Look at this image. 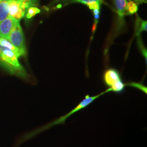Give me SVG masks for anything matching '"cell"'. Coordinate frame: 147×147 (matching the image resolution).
Wrapping results in <instances>:
<instances>
[{"mask_svg":"<svg viewBox=\"0 0 147 147\" xmlns=\"http://www.w3.org/2000/svg\"><path fill=\"white\" fill-rule=\"evenodd\" d=\"M9 16L19 21L25 16L27 9L19 0L8 1Z\"/></svg>","mask_w":147,"mask_h":147,"instance_id":"5b68a950","label":"cell"},{"mask_svg":"<svg viewBox=\"0 0 147 147\" xmlns=\"http://www.w3.org/2000/svg\"><path fill=\"white\" fill-rule=\"evenodd\" d=\"M134 2H135L137 5H138L143 3H147V0H134Z\"/></svg>","mask_w":147,"mask_h":147,"instance_id":"9a60e30c","label":"cell"},{"mask_svg":"<svg viewBox=\"0 0 147 147\" xmlns=\"http://www.w3.org/2000/svg\"><path fill=\"white\" fill-rule=\"evenodd\" d=\"M147 21H144L141 19L138 16L137 17L135 26V34L140 36L142 31H147Z\"/></svg>","mask_w":147,"mask_h":147,"instance_id":"ba28073f","label":"cell"},{"mask_svg":"<svg viewBox=\"0 0 147 147\" xmlns=\"http://www.w3.org/2000/svg\"><path fill=\"white\" fill-rule=\"evenodd\" d=\"M102 1L103 0H74L73 2H79V3H81L87 5L90 3L94 2H98L100 3H102Z\"/></svg>","mask_w":147,"mask_h":147,"instance_id":"5bb4252c","label":"cell"},{"mask_svg":"<svg viewBox=\"0 0 147 147\" xmlns=\"http://www.w3.org/2000/svg\"><path fill=\"white\" fill-rule=\"evenodd\" d=\"M8 40L19 51L21 56H26L27 54L24 33L20 26V21H16L14 26L9 34Z\"/></svg>","mask_w":147,"mask_h":147,"instance_id":"277c9868","label":"cell"},{"mask_svg":"<svg viewBox=\"0 0 147 147\" xmlns=\"http://www.w3.org/2000/svg\"><path fill=\"white\" fill-rule=\"evenodd\" d=\"M17 20L8 16L0 23V38L8 39V37Z\"/></svg>","mask_w":147,"mask_h":147,"instance_id":"8992f818","label":"cell"},{"mask_svg":"<svg viewBox=\"0 0 147 147\" xmlns=\"http://www.w3.org/2000/svg\"><path fill=\"white\" fill-rule=\"evenodd\" d=\"M127 3L126 0H115V5L117 13L121 18L125 15Z\"/></svg>","mask_w":147,"mask_h":147,"instance_id":"9c48e42d","label":"cell"},{"mask_svg":"<svg viewBox=\"0 0 147 147\" xmlns=\"http://www.w3.org/2000/svg\"><path fill=\"white\" fill-rule=\"evenodd\" d=\"M21 3L24 5L25 8L27 9L31 7H33L35 5L37 2V0H19Z\"/></svg>","mask_w":147,"mask_h":147,"instance_id":"4fadbf2b","label":"cell"},{"mask_svg":"<svg viewBox=\"0 0 147 147\" xmlns=\"http://www.w3.org/2000/svg\"><path fill=\"white\" fill-rule=\"evenodd\" d=\"M129 1H131V0H129Z\"/></svg>","mask_w":147,"mask_h":147,"instance_id":"e0dca14e","label":"cell"},{"mask_svg":"<svg viewBox=\"0 0 147 147\" xmlns=\"http://www.w3.org/2000/svg\"><path fill=\"white\" fill-rule=\"evenodd\" d=\"M103 81L105 85L110 89L111 92L121 93L124 92L125 87L129 84L123 81L120 73L114 68L107 69L103 74Z\"/></svg>","mask_w":147,"mask_h":147,"instance_id":"3957f363","label":"cell"},{"mask_svg":"<svg viewBox=\"0 0 147 147\" xmlns=\"http://www.w3.org/2000/svg\"><path fill=\"white\" fill-rule=\"evenodd\" d=\"M40 12V10L35 7H31L27 9V14L26 15L27 19H30L34 16L37 15Z\"/></svg>","mask_w":147,"mask_h":147,"instance_id":"8fae6325","label":"cell"},{"mask_svg":"<svg viewBox=\"0 0 147 147\" xmlns=\"http://www.w3.org/2000/svg\"><path fill=\"white\" fill-rule=\"evenodd\" d=\"M137 43H138V47L140 48L141 52L142 53L143 56L144 57V58L146 59V62L147 63V50L144 47L143 44L142 42L141 38H140V35L138 36V39H137Z\"/></svg>","mask_w":147,"mask_h":147,"instance_id":"7c38bea8","label":"cell"},{"mask_svg":"<svg viewBox=\"0 0 147 147\" xmlns=\"http://www.w3.org/2000/svg\"><path fill=\"white\" fill-rule=\"evenodd\" d=\"M138 11V5L134 1H130L127 3L126 7L125 15L134 14Z\"/></svg>","mask_w":147,"mask_h":147,"instance_id":"30bf717a","label":"cell"},{"mask_svg":"<svg viewBox=\"0 0 147 147\" xmlns=\"http://www.w3.org/2000/svg\"><path fill=\"white\" fill-rule=\"evenodd\" d=\"M20 57V53L8 39L0 38V66L11 75L27 80L28 74L19 62Z\"/></svg>","mask_w":147,"mask_h":147,"instance_id":"6da1fadb","label":"cell"},{"mask_svg":"<svg viewBox=\"0 0 147 147\" xmlns=\"http://www.w3.org/2000/svg\"><path fill=\"white\" fill-rule=\"evenodd\" d=\"M109 92H111L110 89L109 88H107L106 90H105L104 92H102L99 94L94 95V96H89L88 95H86L84 99L82 100L78 105H77L75 108H74L73 110H71V111H70L68 113H67L66 115H65L64 116H62L61 117H60L59 118H58L57 119L53 121L52 123L46 125L45 126L42 127L40 129H38L32 132L31 133L28 134V135H27L25 136H24V140L25 141V140H28L30 138H31L32 137L34 136L35 135L38 134L39 133L45 130L48 129L51 127L52 126H54V125L64 124L65 123V121H66L69 117L72 116L75 113L78 112L79 111L81 110L82 109L86 108L87 106H88L90 104H92L95 99L99 98L101 95L105 94L106 93H109Z\"/></svg>","mask_w":147,"mask_h":147,"instance_id":"7a4b0ae2","label":"cell"},{"mask_svg":"<svg viewBox=\"0 0 147 147\" xmlns=\"http://www.w3.org/2000/svg\"><path fill=\"white\" fill-rule=\"evenodd\" d=\"M74 0H56V1H61L63 3H66V2H73Z\"/></svg>","mask_w":147,"mask_h":147,"instance_id":"2e32d148","label":"cell"},{"mask_svg":"<svg viewBox=\"0 0 147 147\" xmlns=\"http://www.w3.org/2000/svg\"><path fill=\"white\" fill-rule=\"evenodd\" d=\"M8 1L1 0L0 1V23L9 16Z\"/></svg>","mask_w":147,"mask_h":147,"instance_id":"52a82bcc","label":"cell"},{"mask_svg":"<svg viewBox=\"0 0 147 147\" xmlns=\"http://www.w3.org/2000/svg\"><path fill=\"white\" fill-rule=\"evenodd\" d=\"M1 1V0H0V1Z\"/></svg>","mask_w":147,"mask_h":147,"instance_id":"ac0fdd59","label":"cell"}]
</instances>
